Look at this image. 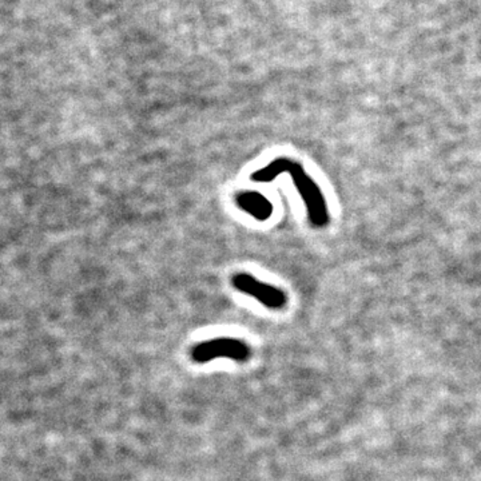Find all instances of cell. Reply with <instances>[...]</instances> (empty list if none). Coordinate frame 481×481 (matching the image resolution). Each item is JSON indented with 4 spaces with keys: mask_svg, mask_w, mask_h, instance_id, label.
<instances>
[{
    "mask_svg": "<svg viewBox=\"0 0 481 481\" xmlns=\"http://www.w3.org/2000/svg\"><path fill=\"white\" fill-rule=\"evenodd\" d=\"M296 186L297 191L304 201L308 211V219L314 227H325L329 224V211H328L327 201L324 194L319 188L313 178L308 175L301 163H291V171L288 172Z\"/></svg>",
    "mask_w": 481,
    "mask_h": 481,
    "instance_id": "cell-1",
    "label": "cell"
},
{
    "mask_svg": "<svg viewBox=\"0 0 481 481\" xmlns=\"http://www.w3.org/2000/svg\"><path fill=\"white\" fill-rule=\"evenodd\" d=\"M233 288L237 289L241 293L247 294L257 300L264 307L269 310H280L288 302L285 291L280 288H275L269 283L261 282L254 275L249 273H238L232 278Z\"/></svg>",
    "mask_w": 481,
    "mask_h": 481,
    "instance_id": "cell-3",
    "label": "cell"
},
{
    "mask_svg": "<svg viewBox=\"0 0 481 481\" xmlns=\"http://www.w3.org/2000/svg\"><path fill=\"white\" fill-rule=\"evenodd\" d=\"M194 363L205 364L216 358H230L244 363L250 357L249 345L236 338H214L197 344L190 352Z\"/></svg>",
    "mask_w": 481,
    "mask_h": 481,
    "instance_id": "cell-2",
    "label": "cell"
},
{
    "mask_svg": "<svg viewBox=\"0 0 481 481\" xmlns=\"http://www.w3.org/2000/svg\"><path fill=\"white\" fill-rule=\"evenodd\" d=\"M291 163H293V161L289 160V158H275L273 162L269 163V165H266L265 168L253 172L252 180H254V182L258 183L273 182L278 175L283 174V172H289V171H291Z\"/></svg>",
    "mask_w": 481,
    "mask_h": 481,
    "instance_id": "cell-5",
    "label": "cell"
},
{
    "mask_svg": "<svg viewBox=\"0 0 481 481\" xmlns=\"http://www.w3.org/2000/svg\"><path fill=\"white\" fill-rule=\"evenodd\" d=\"M236 201L242 210L246 211L258 221H266L273 210L271 201L257 191H244L238 194Z\"/></svg>",
    "mask_w": 481,
    "mask_h": 481,
    "instance_id": "cell-4",
    "label": "cell"
}]
</instances>
